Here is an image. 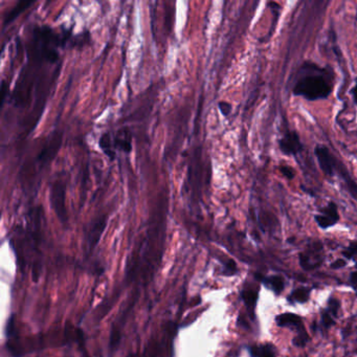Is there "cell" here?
Returning <instances> with one entry per match:
<instances>
[{
	"mask_svg": "<svg viewBox=\"0 0 357 357\" xmlns=\"http://www.w3.org/2000/svg\"><path fill=\"white\" fill-rule=\"evenodd\" d=\"M332 90L330 77L324 74V70L312 65V71L299 78L293 87L296 96H302L310 101L326 99Z\"/></svg>",
	"mask_w": 357,
	"mask_h": 357,
	"instance_id": "6da1fadb",
	"label": "cell"
},
{
	"mask_svg": "<svg viewBox=\"0 0 357 357\" xmlns=\"http://www.w3.org/2000/svg\"><path fill=\"white\" fill-rule=\"evenodd\" d=\"M203 163H202V152L201 149L195 148L190 158L189 162V171H187L186 178V192L190 194L191 198L197 202V199L200 197L203 183Z\"/></svg>",
	"mask_w": 357,
	"mask_h": 357,
	"instance_id": "7a4b0ae2",
	"label": "cell"
},
{
	"mask_svg": "<svg viewBox=\"0 0 357 357\" xmlns=\"http://www.w3.org/2000/svg\"><path fill=\"white\" fill-rule=\"evenodd\" d=\"M49 200L54 214L57 215L61 223L65 224L68 221L66 208V183L62 179H56L50 183Z\"/></svg>",
	"mask_w": 357,
	"mask_h": 357,
	"instance_id": "3957f363",
	"label": "cell"
},
{
	"mask_svg": "<svg viewBox=\"0 0 357 357\" xmlns=\"http://www.w3.org/2000/svg\"><path fill=\"white\" fill-rule=\"evenodd\" d=\"M106 216H99L96 219H93L88 225L85 232V246L87 251H92L99 243L101 236L106 228Z\"/></svg>",
	"mask_w": 357,
	"mask_h": 357,
	"instance_id": "277c9868",
	"label": "cell"
},
{
	"mask_svg": "<svg viewBox=\"0 0 357 357\" xmlns=\"http://www.w3.org/2000/svg\"><path fill=\"white\" fill-rule=\"evenodd\" d=\"M315 154H316L319 167H321L323 172L328 176H333L336 159L330 153L329 149L325 146H317L315 149Z\"/></svg>",
	"mask_w": 357,
	"mask_h": 357,
	"instance_id": "5b68a950",
	"label": "cell"
},
{
	"mask_svg": "<svg viewBox=\"0 0 357 357\" xmlns=\"http://www.w3.org/2000/svg\"><path fill=\"white\" fill-rule=\"evenodd\" d=\"M340 220V215L337 212V206L335 203L330 202L326 208H324L319 215L315 216V221L319 228L328 229Z\"/></svg>",
	"mask_w": 357,
	"mask_h": 357,
	"instance_id": "8992f818",
	"label": "cell"
},
{
	"mask_svg": "<svg viewBox=\"0 0 357 357\" xmlns=\"http://www.w3.org/2000/svg\"><path fill=\"white\" fill-rule=\"evenodd\" d=\"M303 146L296 132H287L280 141L281 151L286 155H294L302 150Z\"/></svg>",
	"mask_w": 357,
	"mask_h": 357,
	"instance_id": "52a82bcc",
	"label": "cell"
},
{
	"mask_svg": "<svg viewBox=\"0 0 357 357\" xmlns=\"http://www.w3.org/2000/svg\"><path fill=\"white\" fill-rule=\"evenodd\" d=\"M277 324L280 327H289V328H296L297 331L302 330L303 324L300 321V317L293 313H283L280 314L277 317Z\"/></svg>",
	"mask_w": 357,
	"mask_h": 357,
	"instance_id": "ba28073f",
	"label": "cell"
},
{
	"mask_svg": "<svg viewBox=\"0 0 357 357\" xmlns=\"http://www.w3.org/2000/svg\"><path fill=\"white\" fill-rule=\"evenodd\" d=\"M114 146L123 152H130L132 149V145H131V134L129 130L124 128L119 130L115 139H114Z\"/></svg>",
	"mask_w": 357,
	"mask_h": 357,
	"instance_id": "9c48e42d",
	"label": "cell"
},
{
	"mask_svg": "<svg viewBox=\"0 0 357 357\" xmlns=\"http://www.w3.org/2000/svg\"><path fill=\"white\" fill-rule=\"evenodd\" d=\"M61 144V134H57L53 139V142H51L49 145L46 146L45 149L42 150V152L39 155V160L42 161V163H46L49 160H51V157L57 153V150L60 147Z\"/></svg>",
	"mask_w": 357,
	"mask_h": 357,
	"instance_id": "30bf717a",
	"label": "cell"
},
{
	"mask_svg": "<svg viewBox=\"0 0 357 357\" xmlns=\"http://www.w3.org/2000/svg\"><path fill=\"white\" fill-rule=\"evenodd\" d=\"M335 169H337V170L340 171V174H341L342 178L345 180L346 186H347V189H348L349 193L351 194V196L357 200V183H355V182L351 179V177H350L348 171L345 169V167H344L341 162H338L337 160H336Z\"/></svg>",
	"mask_w": 357,
	"mask_h": 357,
	"instance_id": "8fae6325",
	"label": "cell"
},
{
	"mask_svg": "<svg viewBox=\"0 0 357 357\" xmlns=\"http://www.w3.org/2000/svg\"><path fill=\"white\" fill-rule=\"evenodd\" d=\"M100 147L103 150V152L111 159L114 160L116 157V152L114 151V141H112V138L110 135V133L105 132L101 139H100Z\"/></svg>",
	"mask_w": 357,
	"mask_h": 357,
	"instance_id": "7c38bea8",
	"label": "cell"
},
{
	"mask_svg": "<svg viewBox=\"0 0 357 357\" xmlns=\"http://www.w3.org/2000/svg\"><path fill=\"white\" fill-rule=\"evenodd\" d=\"M252 357H274L273 348L269 345L253 346L250 349Z\"/></svg>",
	"mask_w": 357,
	"mask_h": 357,
	"instance_id": "4fadbf2b",
	"label": "cell"
},
{
	"mask_svg": "<svg viewBox=\"0 0 357 357\" xmlns=\"http://www.w3.org/2000/svg\"><path fill=\"white\" fill-rule=\"evenodd\" d=\"M264 281H265V283L267 284V286L270 287L271 290L274 291L277 294L283 291L284 286H285V282H284V279L282 278L281 276H271V277L265 279Z\"/></svg>",
	"mask_w": 357,
	"mask_h": 357,
	"instance_id": "5bb4252c",
	"label": "cell"
},
{
	"mask_svg": "<svg viewBox=\"0 0 357 357\" xmlns=\"http://www.w3.org/2000/svg\"><path fill=\"white\" fill-rule=\"evenodd\" d=\"M31 5H33V2H20L18 3L17 6L6 15V24L13 21L15 18L19 15L20 13H22L24 10H26V8H29Z\"/></svg>",
	"mask_w": 357,
	"mask_h": 357,
	"instance_id": "9a60e30c",
	"label": "cell"
},
{
	"mask_svg": "<svg viewBox=\"0 0 357 357\" xmlns=\"http://www.w3.org/2000/svg\"><path fill=\"white\" fill-rule=\"evenodd\" d=\"M242 298L244 300V303H245L246 307L251 310L252 312V316H253V313H254V309H255V305L257 303V299H258V293L254 290H243L242 292ZM254 317V316H253Z\"/></svg>",
	"mask_w": 357,
	"mask_h": 357,
	"instance_id": "2e32d148",
	"label": "cell"
},
{
	"mask_svg": "<svg viewBox=\"0 0 357 357\" xmlns=\"http://www.w3.org/2000/svg\"><path fill=\"white\" fill-rule=\"evenodd\" d=\"M309 295H310V289L299 287V288H296L292 291L289 298L291 300H294V302H297V303H306L307 300L309 299Z\"/></svg>",
	"mask_w": 357,
	"mask_h": 357,
	"instance_id": "e0dca14e",
	"label": "cell"
},
{
	"mask_svg": "<svg viewBox=\"0 0 357 357\" xmlns=\"http://www.w3.org/2000/svg\"><path fill=\"white\" fill-rule=\"evenodd\" d=\"M308 340H309V336H308L307 332L305 331V329L303 328L302 330L298 331L297 336H295L293 338L292 343L295 347H304L308 343Z\"/></svg>",
	"mask_w": 357,
	"mask_h": 357,
	"instance_id": "ac0fdd59",
	"label": "cell"
},
{
	"mask_svg": "<svg viewBox=\"0 0 357 357\" xmlns=\"http://www.w3.org/2000/svg\"><path fill=\"white\" fill-rule=\"evenodd\" d=\"M334 324H335V322L333 319V315L328 310H324L322 313V326L325 329H328L331 326H333Z\"/></svg>",
	"mask_w": 357,
	"mask_h": 357,
	"instance_id": "d6986e66",
	"label": "cell"
},
{
	"mask_svg": "<svg viewBox=\"0 0 357 357\" xmlns=\"http://www.w3.org/2000/svg\"><path fill=\"white\" fill-rule=\"evenodd\" d=\"M328 311L333 315L336 316L337 315V311L340 309V302H338L337 299L335 298H330L329 303H328Z\"/></svg>",
	"mask_w": 357,
	"mask_h": 357,
	"instance_id": "ffe728a7",
	"label": "cell"
},
{
	"mask_svg": "<svg viewBox=\"0 0 357 357\" xmlns=\"http://www.w3.org/2000/svg\"><path fill=\"white\" fill-rule=\"evenodd\" d=\"M218 106H219V109H220V111H221V114H222L224 117H228V116L231 114L232 106H231L230 103L222 101V102H220V103L218 104Z\"/></svg>",
	"mask_w": 357,
	"mask_h": 357,
	"instance_id": "44dd1931",
	"label": "cell"
},
{
	"mask_svg": "<svg viewBox=\"0 0 357 357\" xmlns=\"http://www.w3.org/2000/svg\"><path fill=\"white\" fill-rule=\"evenodd\" d=\"M357 253V242H353L351 243L349 248L343 252V255L348 258V259H351L355 254Z\"/></svg>",
	"mask_w": 357,
	"mask_h": 357,
	"instance_id": "7402d4cb",
	"label": "cell"
},
{
	"mask_svg": "<svg viewBox=\"0 0 357 357\" xmlns=\"http://www.w3.org/2000/svg\"><path fill=\"white\" fill-rule=\"evenodd\" d=\"M237 271V265L233 260H230L227 264H225V269L224 272H227L228 274H234Z\"/></svg>",
	"mask_w": 357,
	"mask_h": 357,
	"instance_id": "603a6c76",
	"label": "cell"
},
{
	"mask_svg": "<svg viewBox=\"0 0 357 357\" xmlns=\"http://www.w3.org/2000/svg\"><path fill=\"white\" fill-rule=\"evenodd\" d=\"M280 171L285 177H287L289 179H292L294 177V171L292 170L290 167H286V166L280 167Z\"/></svg>",
	"mask_w": 357,
	"mask_h": 357,
	"instance_id": "cb8c5ba5",
	"label": "cell"
},
{
	"mask_svg": "<svg viewBox=\"0 0 357 357\" xmlns=\"http://www.w3.org/2000/svg\"><path fill=\"white\" fill-rule=\"evenodd\" d=\"M346 264H347V262H346L345 260L338 259V260L334 261L333 263H331L330 267H331L332 269H340V268H342V267H345Z\"/></svg>",
	"mask_w": 357,
	"mask_h": 357,
	"instance_id": "d4e9b609",
	"label": "cell"
},
{
	"mask_svg": "<svg viewBox=\"0 0 357 357\" xmlns=\"http://www.w3.org/2000/svg\"><path fill=\"white\" fill-rule=\"evenodd\" d=\"M350 283H351L355 288H357V271L351 272V274H350Z\"/></svg>",
	"mask_w": 357,
	"mask_h": 357,
	"instance_id": "484cf974",
	"label": "cell"
},
{
	"mask_svg": "<svg viewBox=\"0 0 357 357\" xmlns=\"http://www.w3.org/2000/svg\"><path fill=\"white\" fill-rule=\"evenodd\" d=\"M6 89H7V84H6V82L5 81H3V85H2V99H0V100H2V104H4V102H5V97H6Z\"/></svg>",
	"mask_w": 357,
	"mask_h": 357,
	"instance_id": "4316f807",
	"label": "cell"
},
{
	"mask_svg": "<svg viewBox=\"0 0 357 357\" xmlns=\"http://www.w3.org/2000/svg\"><path fill=\"white\" fill-rule=\"evenodd\" d=\"M352 95H353V98H354V102L356 103V105H357V84H356V86L353 88V90H352Z\"/></svg>",
	"mask_w": 357,
	"mask_h": 357,
	"instance_id": "83f0119b",
	"label": "cell"
},
{
	"mask_svg": "<svg viewBox=\"0 0 357 357\" xmlns=\"http://www.w3.org/2000/svg\"><path fill=\"white\" fill-rule=\"evenodd\" d=\"M128 357H136V356H135V355H133V354H130Z\"/></svg>",
	"mask_w": 357,
	"mask_h": 357,
	"instance_id": "f1b7e54d",
	"label": "cell"
}]
</instances>
